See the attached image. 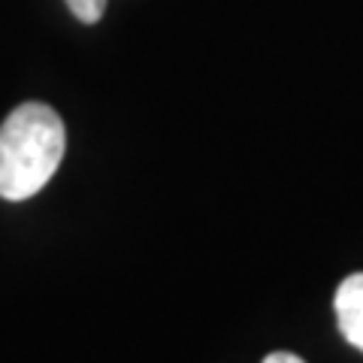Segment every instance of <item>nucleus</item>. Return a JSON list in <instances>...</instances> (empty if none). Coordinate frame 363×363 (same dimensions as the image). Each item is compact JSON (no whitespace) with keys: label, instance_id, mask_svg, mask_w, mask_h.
I'll use <instances>...</instances> for the list:
<instances>
[{"label":"nucleus","instance_id":"f257e3e1","mask_svg":"<svg viewBox=\"0 0 363 363\" xmlns=\"http://www.w3.org/2000/svg\"><path fill=\"white\" fill-rule=\"evenodd\" d=\"M67 130L45 104H21L0 124V197L21 203L45 188L64 161Z\"/></svg>","mask_w":363,"mask_h":363},{"label":"nucleus","instance_id":"f03ea898","mask_svg":"<svg viewBox=\"0 0 363 363\" xmlns=\"http://www.w3.org/2000/svg\"><path fill=\"white\" fill-rule=\"evenodd\" d=\"M339 330L357 351H363V272L348 276L336 291Z\"/></svg>","mask_w":363,"mask_h":363},{"label":"nucleus","instance_id":"7ed1b4c3","mask_svg":"<svg viewBox=\"0 0 363 363\" xmlns=\"http://www.w3.org/2000/svg\"><path fill=\"white\" fill-rule=\"evenodd\" d=\"M67 6L82 25H97L106 13V0H67Z\"/></svg>","mask_w":363,"mask_h":363},{"label":"nucleus","instance_id":"20e7f679","mask_svg":"<svg viewBox=\"0 0 363 363\" xmlns=\"http://www.w3.org/2000/svg\"><path fill=\"white\" fill-rule=\"evenodd\" d=\"M264 363H306V360L291 354V351H272L269 357H264Z\"/></svg>","mask_w":363,"mask_h":363}]
</instances>
